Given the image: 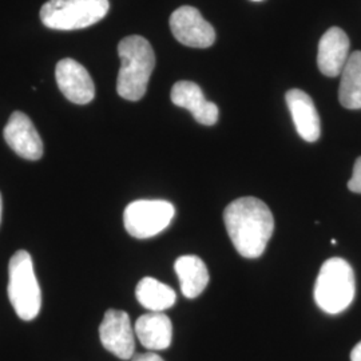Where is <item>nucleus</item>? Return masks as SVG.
<instances>
[{
  "label": "nucleus",
  "instance_id": "obj_1",
  "mask_svg": "<svg viewBox=\"0 0 361 361\" xmlns=\"http://www.w3.org/2000/svg\"><path fill=\"white\" fill-rule=\"evenodd\" d=\"M224 221L235 250L245 258H258L271 240L274 219L271 209L255 197H243L229 204Z\"/></svg>",
  "mask_w": 361,
  "mask_h": 361
},
{
  "label": "nucleus",
  "instance_id": "obj_2",
  "mask_svg": "<svg viewBox=\"0 0 361 361\" xmlns=\"http://www.w3.org/2000/svg\"><path fill=\"white\" fill-rule=\"evenodd\" d=\"M121 68L116 80L118 94L131 102L142 99L154 70L155 55L152 44L140 35L123 38L118 44Z\"/></svg>",
  "mask_w": 361,
  "mask_h": 361
},
{
  "label": "nucleus",
  "instance_id": "obj_3",
  "mask_svg": "<svg viewBox=\"0 0 361 361\" xmlns=\"http://www.w3.org/2000/svg\"><path fill=\"white\" fill-rule=\"evenodd\" d=\"M356 295L352 267L344 258L326 259L314 284V301L328 314H338L348 308Z\"/></svg>",
  "mask_w": 361,
  "mask_h": 361
},
{
  "label": "nucleus",
  "instance_id": "obj_4",
  "mask_svg": "<svg viewBox=\"0 0 361 361\" xmlns=\"http://www.w3.org/2000/svg\"><path fill=\"white\" fill-rule=\"evenodd\" d=\"M8 298L19 319L34 320L42 307V290L31 255L18 250L8 264Z\"/></svg>",
  "mask_w": 361,
  "mask_h": 361
},
{
  "label": "nucleus",
  "instance_id": "obj_5",
  "mask_svg": "<svg viewBox=\"0 0 361 361\" xmlns=\"http://www.w3.org/2000/svg\"><path fill=\"white\" fill-rule=\"evenodd\" d=\"M109 8V0H49L40 8V19L51 30H82L101 22Z\"/></svg>",
  "mask_w": 361,
  "mask_h": 361
},
{
  "label": "nucleus",
  "instance_id": "obj_6",
  "mask_svg": "<svg viewBox=\"0 0 361 361\" xmlns=\"http://www.w3.org/2000/svg\"><path fill=\"white\" fill-rule=\"evenodd\" d=\"M176 209L164 200H138L128 205L123 224L130 235L150 238L164 232L174 219Z\"/></svg>",
  "mask_w": 361,
  "mask_h": 361
},
{
  "label": "nucleus",
  "instance_id": "obj_7",
  "mask_svg": "<svg viewBox=\"0 0 361 361\" xmlns=\"http://www.w3.org/2000/svg\"><path fill=\"white\" fill-rule=\"evenodd\" d=\"M170 28L174 38L188 47L207 49L216 42L213 26L190 6H182L171 13Z\"/></svg>",
  "mask_w": 361,
  "mask_h": 361
},
{
  "label": "nucleus",
  "instance_id": "obj_8",
  "mask_svg": "<svg viewBox=\"0 0 361 361\" xmlns=\"http://www.w3.org/2000/svg\"><path fill=\"white\" fill-rule=\"evenodd\" d=\"M99 338L104 349L114 356L129 360L135 350L134 331L129 314L123 310H109L99 325Z\"/></svg>",
  "mask_w": 361,
  "mask_h": 361
},
{
  "label": "nucleus",
  "instance_id": "obj_9",
  "mask_svg": "<svg viewBox=\"0 0 361 361\" xmlns=\"http://www.w3.org/2000/svg\"><path fill=\"white\" fill-rule=\"evenodd\" d=\"M55 78L59 90L75 104H87L95 97V85L89 71L77 61L66 58L58 62Z\"/></svg>",
  "mask_w": 361,
  "mask_h": 361
},
{
  "label": "nucleus",
  "instance_id": "obj_10",
  "mask_svg": "<svg viewBox=\"0 0 361 361\" xmlns=\"http://www.w3.org/2000/svg\"><path fill=\"white\" fill-rule=\"evenodd\" d=\"M4 140L19 157L38 161L43 157V142L31 119L22 111H13L4 131Z\"/></svg>",
  "mask_w": 361,
  "mask_h": 361
},
{
  "label": "nucleus",
  "instance_id": "obj_11",
  "mask_svg": "<svg viewBox=\"0 0 361 361\" xmlns=\"http://www.w3.org/2000/svg\"><path fill=\"white\" fill-rule=\"evenodd\" d=\"M171 102L186 109L192 113L194 119L205 126H213L219 121V107L213 102H209L201 87L189 80L177 82L170 94Z\"/></svg>",
  "mask_w": 361,
  "mask_h": 361
},
{
  "label": "nucleus",
  "instance_id": "obj_12",
  "mask_svg": "<svg viewBox=\"0 0 361 361\" xmlns=\"http://www.w3.org/2000/svg\"><path fill=\"white\" fill-rule=\"evenodd\" d=\"M348 35L340 27H331L319 43L317 66L326 77L341 75L349 58Z\"/></svg>",
  "mask_w": 361,
  "mask_h": 361
},
{
  "label": "nucleus",
  "instance_id": "obj_13",
  "mask_svg": "<svg viewBox=\"0 0 361 361\" xmlns=\"http://www.w3.org/2000/svg\"><path fill=\"white\" fill-rule=\"evenodd\" d=\"M285 99L298 135L307 142H316L322 134V122L312 98L305 91L292 89Z\"/></svg>",
  "mask_w": 361,
  "mask_h": 361
},
{
  "label": "nucleus",
  "instance_id": "obj_14",
  "mask_svg": "<svg viewBox=\"0 0 361 361\" xmlns=\"http://www.w3.org/2000/svg\"><path fill=\"white\" fill-rule=\"evenodd\" d=\"M134 331L143 347L150 350H164L171 344L173 325L162 312L142 314L137 320Z\"/></svg>",
  "mask_w": 361,
  "mask_h": 361
},
{
  "label": "nucleus",
  "instance_id": "obj_15",
  "mask_svg": "<svg viewBox=\"0 0 361 361\" xmlns=\"http://www.w3.org/2000/svg\"><path fill=\"white\" fill-rule=\"evenodd\" d=\"M174 271L180 280L182 295L186 298H195L205 290L209 283V273L205 262L201 258L197 256L177 258Z\"/></svg>",
  "mask_w": 361,
  "mask_h": 361
},
{
  "label": "nucleus",
  "instance_id": "obj_16",
  "mask_svg": "<svg viewBox=\"0 0 361 361\" xmlns=\"http://www.w3.org/2000/svg\"><path fill=\"white\" fill-rule=\"evenodd\" d=\"M340 77V104L348 110H359L361 109V51L349 55Z\"/></svg>",
  "mask_w": 361,
  "mask_h": 361
},
{
  "label": "nucleus",
  "instance_id": "obj_17",
  "mask_svg": "<svg viewBox=\"0 0 361 361\" xmlns=\"http://www.w3.org/2000/svg\"><path fill=\"white\" fill-rule=\"evenodd\" d=\"M135 296L143 308L152 312H164L176 304V292L169 285L153 277L142 279L135 289Z\"/></svg>",
  "mask_w": 361,
  "mask_h": 361
},
{
  "label": "nucleus",
  "instance_id": "obj_18",
  "mask_svg": "<svg viewBox=\"0 0 361 361\" xmlns=\"http://www.w3.org/2000/svg\"><path fill=\"white\" fill-rule=\"evenodd\" d=\"M348 189L353 193L361 194V157H359L353 166V174L348 182Z\"/></svg>",
  "mask_w": 361,
  "mask_h": 361
},
{
  "label": "nucleus",
  "instance_id": "obj_19",
  "mask_svg": "<svg viewBox=\"0 0 361 361\" xmlns=\"http://www.w3.org/2000/svg\"><path fill=\"white\" fill-rule=\"evenodd\" d=\"M131 361H165L161 356H158L157 353L153 352H147V353H140L137 356L133 357Z\"/></svg>",
  "mask_w": 361,
  "mask_h": 361
},
{
  "label": "nucleus",
  "instance_id": "obj_20",
  "mask_svg": "<svg viewBox=\"0 0 361 361\" xmlns=\"http://www.w3.org/2000/svg\"><path fill=\"white\" fill-rule=\"evenodd\" d=\"M350 361H361V341L350 352Z\"/></svg>",
  "mask_w": 361,
  "mask_h": 361
},
{
  "label": "nucleus",
  "instance_id": "obj_21",
  "mask_svg": "<svg viewBox=\"0 0 361 361\" xmlns=\"http://www.w3.org/2000/svg\"><path fill=\"white\" fill-rule=\"evenodd\" d=\"M1 209H3V201H1V194H0V222H1Z\"/></svg>",
  "mask_w": 361,
  "mask_h": 361
},
{
  "label": "nucleus",
  "instance_id": "obj_22",
  "mask_svg": "<svg viewBox=\"0 0 361 361\" xmlns=\"http://www.w3.org/2000/svg\"><path fill=\"white\" fill-rule=\"evenodd\" d=\"M331 244H334V245H336V244H337V241H336V240H332V241H331Z\"/></svg>",
  "mask_w": 361,
  "mask_h": 361
},
{
  "label": "nucleus",
  "instance_id": "obj_23",
  "mask_svg": "<svg viewBox=\"0 0 361 361\" xmlns=\"http://www.w3.org/2000/svg\"><path fill=\"white\" fill-rule=\"evenodd\" d=\"M253 1H262V0H253Z\"/></svg>",
  "mask_w": 361,
  "mask_h": 361
}]
</instances>
